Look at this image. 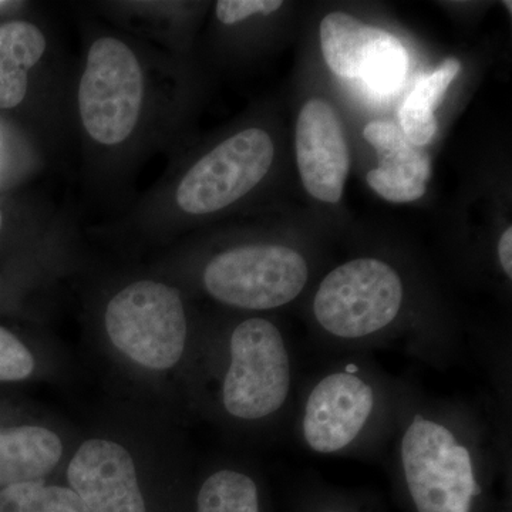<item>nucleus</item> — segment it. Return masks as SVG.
<instances>
[{"label": "nucleus", "instance_id": "obj_1", "mask_svg": "<svg viewBox=\"0 0 512 512\" xmlns=\"http://www.w3.org/2000/svg\"><path fill=\"white\" fill-rule=\"evenodd\" d=\"M396 468L416 512H476L504 456L477 410L403 382L392 437Z\"/></svg>", "mask_w": 512, "mask_h": 512}, {"label": "nucleus", "instance_id": "obj_2", "mask_svg": "<svg viewBox=\"0 0 512 512\" xmlns=\"http://www.w3.org/2000/svg\"><path fill=\"white\" fill-rule=\"evenodd\" d=\"M403 382L350 355L320 372L299 396L296 439L318 456H370L392 437Z\"/></svg>", "mask_w": 512, "mask_h": 512}, {"label": "nucleus", "instance_id": "obj_3", "mask_svg": "<svg viewBox=\"0 0 512 512\" xmlns=\"http://www.w3.org/2000/svg\"><path fill=\"white\" fill-rule=\"evenodd\" d=\"M406 289L396 268L379 258H356L332 269L313 296L322 335L345 350H363L394 336Z\"/></svg>", "mask_w": 512, "mask_h": 512}, {"label": "nucleus", "instance_id": "obj_4", "mask_svg": "<svg viewBox=\"0 0 512 512\" xmlns=\"http://www.w3.org/2000/svg\"><path fill=\"white\" fill-rule=\"evenodd\" d=\"M293 350L278 325L249 318L232 330L221 380V406L232 419L266 423L295 406Z\"/></svg>", "mask_w": 512, "mask_h": 512}, {"label": "nucleus", "instance_id": "obj_5", "mask_svg": "<svg viewBox=\"0 0 512 512\" xmlns=\"http://www.w3.org/2000/svg\"><path fill=\"white\" fill-rule=\"evenodd\" d=\"M106 330L114 348L137 365L171 369L187 346L188 322L180 292L154 281L128 285L107 305Z\"/></svg>", "mask_w": 512, "mask_h": 512}, {"label": "nucleus", "instance_id": "obj_6", "mask_svg": "<svg viewBox=\"0 0 512 512\" xmlns=\"http://www.w3.org/2000/svg\"><path fill=\"white\" fill-rule=\"evenodd\" d=\"M309 281L305 256L284 245H247L215 256L204 271V286L215 301L272 311L295 301Z\"/></svg>", "mask_w": 512, "mask_h": 512}, {"label": "nucleus", "instance_id": "obj_7", "mask_svg": "<svg viewBox=\"0 0 512 512\" xmlns=\"http://www.w3.org/2000/svg\"><path fill=\"white\" fill-rule=\"evenodd\" d=\"M143 104V73L120 40L104 37L90 47L79 89L83 126L97 143L114 146L133 133Z\"/></svg>", "mask_w": 512, "mask_h": 512}, {"label": "nucleus", "instance_id": "obj_8", "mask_svg": "<svg viewBox=\"0 0 512 512\" xmlns=\"http://www.w3.org/2000/svg\"><path fill=\"white\" fill-rule=\"evenodd\" d=\"M274 156V143L266 131H241L215 147L185 174L175 200L181 210L192 215L227 208L261 183Z\"/></svg>", "mask_w": 512, "mask_h": 512}, {"label": "nucleus", "instance_id": "obj_9", "mask_svg": "<svg viewBox=\"0 0 512 512\" xmlns=\"http://www.w3.org/2000/svg\"><path fill=\"white\" fill-rule=\"evenodd\" d=\"M320 45L333 73L362 79L376 92H396L406 79L409 56L400 40L348 13H329L323 18Z\"/></svg>", "mask_w": 512, "mask_h": 512}, {"label": "nucleus", "instance_id": "obj_10", "mask_svg": "<svg viewBox=\"0 0 512 512\" xmlns=\"http://www.w3.org/2000/svg\"><path fill=\"white\" fill-rule=\"evenodd\" d=\"M296 160L306 191L336 204L349 174V147L338 113L328 101L309 100L296 124Z\"/></svg>", "mask_w": 512, "mask_h": 512}, {"label": "nucleus", "instance_id": "obj_11", "mask_svg": "<svg viewBox=\"0 0 512 512\" xmlns=\"http://www.w3.org/2000/svg\"><path fill=\"white\" fill-rule=\"evenodd\" d=\"M67 480L90 512H146L136 464L116 441H84L67 467Z\"/></svg>", "mask_w": 512, "mask_h": 512}, {"label": "nucleus", "instance_id": "obj_12", "mask_svg": "<svg viewBox=\"0 0 512 512\" xmlns=\"http://www.w3.org/2000/svg\"><path fill=\"white\" fill-rule=\"evenodd\" d=\"M379 156V167L367 174V183L380 197L396 204L419 200L426 194L430 158L413 146L392 121L377 120L363 131Z\"/></svg>", "mask_w": 512, "mask_h": 512}, {"label": "nucleus", "instance_id": "obj_13", "mask_svg": "<svg viewBox=\"0 0 512 512\" xmlns=\"http://www.w3.org/2000/svg\"><path fill=\"white\" fill-rule=\"evenodd\" d=\"M62 454V440L45 427L0 430V490L39 483L55 470Z\"/></svg>", "mask_w": 512, "mask_h": 512}, {"label": "nucleus", "instance_id": "obj_14", "mask_svg": "<svg viewBox=\"0 0 512 512\" xmlns=\"http://www.w3.org/2000/svg\"><path fill=\"white\" fill-rule=\"evenodd\" d=\"M46 50L35 25L22 20L0 26V109L19 106L28 92V72Z\"/></svg>", "mask_w": 512, "mask_h": 512}, {"label": "nucleus", "instance_id": "obj_15", "mask_svg": "<svg viewBox=\"0 0 512 512\" xmlns=\"http://www.w3.org/2000/svg\"><path fill=\"white\" fill-rule=\"evenodd\" d=\"M461 72L457 59H447L429 76L421 77L413 92L404 101L399 111L400 124L404 136L421 147L429 144L437 133V120L434 110L444 99L448 87Z\"/></svg>", "mask_w": 512, "mask_h": 512}, {"label": "nucleus", "instance_id": "obj_16", "mask_svg": "<svg viewBox=\"0 0 512 512\" xmlns=\"http://www.w3.org/2000/svg\"><path fill=\"white\" fill-rule=\"evenodd\" d=\"M197 512H261L258 484L245 471L221 468L202 483Z\"/></svg>", "mask_w": 512, "mask_h": 512}, {"label": "nucleus", "instance_id": "obj_17", "mask_svg": "<svg viewBox=\"0 0 512 512\" xmlns=\"http://www.w3.org/2000/svg\"><path fill=\"white\" fill-rule=\"evenodd\" d=\"M0 512H90L70 488L39 483L0 490Z\"/></svg>", "mask_w": 512, "mask_h": 512}, {"label": "nucleus", "instance_id": "obj_18", "mask_svg": "<svg viewBox=\"0 0 512 512\" xmlns=\"http://www.w3.org/2000/svg\"><path fill=\"white\" fill-rule=\"evenodd\" d=\"M35 370V357L9 330L0 326V382L28 379Z\"/></svg>", "mask_w": 512, "mask_h": 512}, {"label": "nucleus", "instance_id": "obj_19", "mask_svg": "<svg viewBox=\"0 0 512 512\" xmlns=\"http://www.w3.org/2000/svg\"><path fill=\"white\" fill-rule=\"evenodd\" d=\"M281 6V0H221L217 3V16L224 25H234L256 13H274Z\"/></svg>", "mask_w": 512, "mask_h": 512}, {"label": "nucleus", "instance_id": "obj_20", "mask_svg": "<svg viewBox=\"0 0 512 512\" xmlns=\"http://www.w3.org/2000/svg\"><path fill=\"white\" fill-rule=\"evenodd\" d=\"M498 259H500L501 268L508 279L512 278V228L508 227L507 231L501 235L498 242Z\"/></svg>", "mask_w": 512, "mask_h": 512}, {"label": "nucleus", "instance_id": "obj_21", "mask_svg": "<svg viewBox=\"0 0 512 512\" xmlns=\"http://www.w3.org/2000/svg\"><path fill=\"white\" fill-rule=\"evenodd\" d=\"M320 512H350L348 510H345V508H325V510Z\"/></svg>", "mask_w": 512, "mask_h": 512}, {"label": "nucleus", "instance_id": "obj_22", "mask_svg": "<svg viewBox=\"0 0 512 512\" xmlns=\"http://www.w3.org/2000/svg\"><path fill=\"white\" fill-rule=\"evenodd\" d=\"M9 5L8 2H0V8H3V6Z\"/></svg>", "mask_w": 512, "mask_h": 512}, {"label": "nucleus", "instance_id": "obj_23", "mask_svg": "<svg viewBox=\"0 0 512 512\" xmlns=\"http://www.w3.org/2000/svg\"><path fill=\"white\" fill-rule=\"evenodd\" d=\"M505 5L508 6V10H510V12H511V2H507V3H505Z\"/></svg>", "mask_w": 512, "mask_h": 512}, {"label": "nucleus", "instance_id": "obj_24", "mask_svg": "<svg viewBox=\"0 0 512 512\" xmlns=\"http://www.w3.org/2000/svg\"><path fill=\"white\" fill-rule=\"evenodd\" d=\"M0 228H2V214H0Z\"/></svg>", "mask_w": 512, "mask_h": 512}]
</instances>
